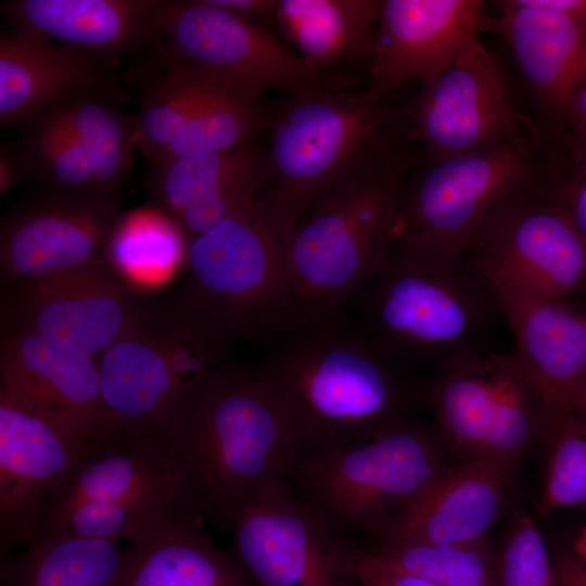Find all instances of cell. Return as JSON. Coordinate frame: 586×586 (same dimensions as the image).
I'll return each mask as SVG.
<instances>
[{"instance_id": "6da1fadb", "label": "cell", "mask_w": 586, "mask_h": 586, "mask_svg": "<svg viewBox=\"0 0 586 586\" xmlns=\"http://www.w3.org/2000/svg\"><path fill=\"white\" fill-rule=\"evenodd\" d=\"M280 334L257 374L301 458L365 441L407 418L422 398L409 371L343 311Z\"/></svg>"}, {"instance_id": "7a4b0ae2", "label": "cell", "mask_w": 586, "mask_h": 586, "mask_svg": "<svg viewBox=\"0 0 586 586\" xmlns=\"http://www.w3.org/2000/svg\"><path fill=\"white\" fill-rule=\"evenodd\" d=\"M354 298L357 322L393 361L436 373L486 353L500 295L467 254L403 239ZM353 301V300H352Z\"/></svg>"}, {"instance_id": "3957f363", "label": "cell", "mask_w": 586, "mask_h": 586, "mask_svg": "<svg viewBox=\"0 0 586 586\" xmlns=\"http://www.w3.org/2000/svg\"><path fill=\"white\" fill-rule=\"evenodd\" d=\"M269 110L270 176L258 207L280 241L321 201L408 142L397 109L367 91L347 94L310 85Z\"/></svg>"}, {"instance_id": "277c9868", "label": "cell", "mask_w": 586, "mask_h": 586, "mask_svg": "<svg viewBox=\"0 0 586 586\" xmlns=\"http://www.w3.org/2000/svg\"><path fill=\"white\" fill-rule=\"evenodd\" d=\"M400 143L321 201L281 241L285 330L343 311L387 259L413 163Z\"/></svg>"}, {"instance_id": "5b68a950", "label": "cell", "mask_w": 586, "mask_h": 586, "mask_svg": "<svg viewBox=\"0 0 586 586\" xmlns=\"http://www.w3.org/2000/svg\"><path fill=\"white\" fill-rule=\"evenodd\" d=\"M231 343L181 293L146 302L99 359L103 403L120 432L154 438L167 449L211 380L228 365Z\"/></svg>"}, {"instance_id": "8992f818", "label": "cell", "mask_w": 586, "mask_h": 586, "mask_svg": "<svg viewBox=\"0 0 586 586\" xmlns=\"http://www.w3.org/2000/svg\"><path fill=\"white\" fill-rule=\"evenodd\" d=\"M167 451L200 509L225 506L289 479L297 443L257 372L228 364L211 380Z\"/></svg>"}, {"instance_id": "52a82bcc", "label": "cell", "mask_w": 586, "mask_h": 586, "mask_svg": "<svg viewBox=\"0 0 586 586\" xmlns=\"http://www.w3.org/2000/svg\"><path fill=\"white\" fill-rule=\"evenodd\" d=\"M449 464L434 423L407 417L365 441L302 457L289 482L336 535L372 539Z\"/></svg>"}, {"instance_id": "ba28073f", "label": "cell", "mask_w": 586, "mask_h": 586, "mask_svg": "<svg viewBox=\"0 0 586 586\" xmlns=\"http://www.w3.org/2000/svg\"><path fill=\"white\" fill-rule=\"evenodd\" d=\"M561 154V141L537 129L488 151L426 161L403 186L393 239L467 254L495 208L546 181Z\"/></svg>"}, {"instance_id": "9c48e42d", "label": "cell", "mask_w": 586, "mask_h": 586, "mask_svg": "<svg viewBox=\"0 0 586 586\" xmlns=\"http://www.w3.org/2000/svg\"><path fill=\"white\" fill-rule=\"evenodd\" d=\"M422 398L448 453L459 461L512 472L543 436L544 403L514 352L487 351L435 373Z\"/></svg>"}, {"instance_id": "30bf717a", "label": "cell", "mask_w": 586, "mask_h": 586, "mask_svg": "<svg viewBox=\"0 0 586 586\" xmlns=\"http://www.w3.org/2000/svg\"><path fill=\"white\" fill-rule=\"evenodd\" d=\"M184 268L181 294L232 342L284 331L282 244L258 204L192 240Z\"/></svg>"}, {"instance_id": "8fae6325", "label": "cell", "mask_w": 586, "mask_h": 586, "mask_svg": "<svg viewBox=\"0 0 586 586\" xmlns=\"http://www.w3.org/2000/svg\"><path fill=\"white\" fill-rule=\"evenodd\" d=\"M258 586H356L351 543L291 486L275 482L215 515Z\"/></svg>"}, {"instance_id": "7c38bea8", "label": "cell", "mask_w": 586, "mask_h": 586, "mask_svg": "<svg viewBox=\"0 0 586 586\" xmlns=\"http://www.w3.org/2000/svg\"><path fill=\"white\" fill-rule=\"evenodd\" d=\"M546 181L502 201L467 255L497 291L568 300L586 293V240Z\"/></svg>"}, {"instance_id": "4fadbf2b", "label": "cell", "mask_w": 586, "mask_h": 586, "mask_svg": "<svg viewBox=\"0 0 586 586\" xmlns=\"http://www.w3.org/2000/svg\"><path fill=\"white\" fill-rule=\"evenodd\" d=\"M122 433L72 419L0 390V547L28 544L46 506L87 457Z\"/></svg>"}, {"instance_id": "5bb4252c", "label": "cell", "mask_w": 586, "mask_h": 586, "mask_svg": "<svg viewBox=\"0 0 586 586\" xmlns=\"http://www.w3.org/2000/svg\"><path fill=\"white\" fill-rule=\"evenodd\" d=\"M404 138L442 161L488 151L537 130L517 111L502 69L482 42L469 44L437 77L397 109Z\"/></svg>"}, {"instance_id": "9a60e30c", "label": "cell", "mask_w": 586, "mask_h": 586, "mask_svg": "<svg viewBox=\"0 0 586 586\" xmlns=\"http://www.w3.org/2000/svg\"><path fill=\"white\" fill-rule=\"evenodd\" d=\"M157 44L167 67L257 98L267 89L334 87L253 22L207 0H167Z\"/></svg>"}, {"instance_id": "2e32d148", "label": "cell", "mask_w": 586, "mask_h": 586, "mask_svg": "<svg viewBox=\"0 0 586 586\" xmlns=\"http://www.w3.org/2000/svg\"><path fill=\"white\" fill-rule=\"evenodd\" d=\"M5 286L4 324L53 339L97 360L123 337L148 302L103 260Z\"/></svg>"}, {"instance_id": "e0dca14e", "label": "cell", "mask_w": 586, "mask_h": 586, "mask_svg": "<svg viewBox=\"0 0 586 586\" xmlns=\"http://www.w3.org/2000/svg\"><path fill=\"white\" fill-rule=\"evenodd\" d=\"M120 216L117 199L48 189L1 220L2 281L47 277L103 260Z\"/></svg>"}, {"instance_id": "ac0fdd59", "label": "cell", "mask_w": 586, "mask_h": 586, "mask_svg": "<svg viewBox=\"0 0 586 586\" xmlns=\"http://www.w3.org/2000/svg\"><path fill=\"white\" fill-rule=\"evenodd\" d=\"M481 0H382L370 58L377 100L412 81L437 77L486 26Z\"/></svg>"}, {"instance_id": "d6986e66", "label": "cell", "mask_w": 586, "mask_h": 586, "mask_svg": "<svg viewBox=\"0 0 586 586\" xmlns=\"http://www.w3.org/2000/svg\"><path fill=\"white\" fill-rule=\"evenodd\" d=\"M486 25L514 54L536 111L535 125L560 140L571 97L586 73V22L559 11L530 8L517 0L495 1Z\"/></svg>"}, {"instance_id": "ffe728a7", "label": "cell", "mask_w": 586, "mask_h": 586, "mask_svg": "<svg viewBox=\"0 0 586 586\" xmlns=\"http://www.w3.org/2000/svg\"><path fill=\"white\" fill-rule=\"evenodd\" d=\"M270 176L268 152L255 140L153 167L152 205L170 216L189 244L218 222L257 206Z\"/></svg>"}, {"instance_id": "44dd1931", "label": "cell", "mask_w": 586, "mask_h": 586, "mask_svg": "<svg viewBox=\"0 0 586 586\" xmlns=\"http://www.w3.org/2000/svg\"><path fill=\"white\" fill-rule=\"evenodd\" d=\"M511 473L481 461L450 463L367 544H460L488 537L506 508Z\"/></svg>"}, {"instance_id": "7402d4cb", "label": "cell", "mask_w": 586, "mask_h": 586, "mask_svg": "<svg viewBox=\"0 0 586 586\" xmlns=\"http://www.w3.org/2000/svg\"><path fill=\"white\" fill-rule=\"evenodd\" d=\"M0 373L1 388L37 407L118 428L103 403L99 360L91 356L2 323Z\"/></svg>"}, {"instance_id": "603a6c76", "label": "cell", "mask_w": 586, "mask_h": 586, "mask_svg": "<svg viewBox=\"0 0 586 586\" xmlns=\"http://www.w3.org/2000/svg\"><path fill=\"white\" fill-rule=\"evenodd\" d=\"M498 293L513 352L542 396L545 419L570 410L586 377V309L568 300Z\"/></svg>"}, {"instance_id": "cb8c5ba5", "label": "cell", "mask_w": 586, "mask_h": 586, "mask_svg": "<svg viewBox=\"0 0 586 586\" xmlns=\"http://www.w3.org/2000/svg\"><path fill=\"white\" fill-rule=\"evenodd\" d=\"M167 0H10L1 11L16 29L112 56L158 42Z\"/></svg>"}, {"instance_id": "d4e9b609", "label": "cell", "mask_w": 586, "mask_h": 586, "mask_svg": "<svg viewBox=\"0 0 586 586\" xmlns=\"http://www.w3.org/2000/svg\"><path fill=\"white\" fill-rule=\"evenodd\" d=\"M145 498L195 502L182 472L160 442L119 433L69 473L50 497L37 527L81 502Z\"/></svg>"}, {"instance_id": "484cf974", "label": "cell", "mask_w": 586, "mask_h": 586, "mask_svg": "<svg viewBox=\"0 0 586 586\" xmlns=\"http://www.w3.org/2000/svg\"><path fill=\"white\" fill-rule=\"evenodd\" d=\"M202 513L184 505L130 538L125 586H252L238 559L213 543Z\"/></svg>"}, {"instance_id": "4316f807", "label": "cell", "mask_w": 586, "mask_h": 586, "mask_svg": "<svg viewBox=\"0 0 586 586\" xmlns=\"http://www.w3.org/2000/svg\"><path fill=\"white\" fill-rule=\"evenodd\" d=\"M93 56L20 29L0 37V123L26 122L69 95L101 90Z\"/></svg>"}, {"instance_id": "83f0119b", "label": "cell", "mask_w": 586, "mask_h": 586, "mask_svg": "<svg viewBox=\"0 0 586 586\" xmlns=\"http://www.w3.org/2000/svg\"><path fill=\"white\" fill-rule=\"evenodd\" d=\"M382 0H279L276 20L318 75L370 61Z\"/></svg>"}, {"instance_id": "f1b7e54d", "label": "cell", "mask_w": 586, "mask_h": 586, "mask_svg": "<svg viewBox=\"0 0 586 586\" xmlns=\"http://www.w3.org/2000/svg\"><path fill=\"white\" fill-rule=\"evenodd\" d=\"M126 570L120 542L38 534L0 576L2 586H125Z\"/></svg>"}, {"instance_id": "f546056e", "label": "cell", "mask_w": 586, "mask_h": 586, "mask_svg": "<svg viewBox=\"0 0 586 586\" xmlns=\"http://www.w3.org/2000/svg\"><path fill=\"white\" fill-rule=\"evenodd\" d=\"M189 241L178 224L154 205L122 215L103 252V263L144 295L161 289L187 262Z\"/></svg>"}, {"instance_id": "4dcf8cb0", "label": "cell", "mask_w": 586, "mask_h": 586, "mask_svg": "<svg viewBox=\"0 0 586 586\" xmlns=\"http://www.w3.org/2000/svg\"><path fill=\"white\" fill-rule=\"evenodd\" d=\"M89 90L44 109L58 117L81 146L102 195L117 199L133 165V119L120 115L100 94Z\"/></svg>"}, {"instance_id": "1f68e13d", "label": "cell", "mask_w": 586, "mask_h": 586, "mask_svg": "<svg viewBox=\"0 0 586 586\" xmlns=\"http://www.w3.org/2000/svg\"><path fill=\"white\" fill-rule=\"evenodd\" d=\"M226 92L241 91L166 66L164 75L148 90L140 112L132 117L136 148L153 164L192 117Z\"/></svg>"}, {"instance_id": "d6a6232c", "label": "cell", "mask_w": 586, "mask_h": 586, "mask_svg": "<svg viewBox=\"0 0 586 586\" xmlns=\"http://www.w3.org/2000/svg\"><path fill=\"white\" fill-rule=\"evenodd\" d=\"M387 565L444 586H499L488 537L460 544H366Z\"/></svg>"}, {"instance_id": "836d02e7", "label": "cell", "mask_w": 586, "mask_h": 586, "mask_svg": "<svg viewBox=\"0 0 586 586\" xmlns=\"http://www.w3.org/2000/svg\"><path fill=\"white\" fill-rule=\"evenodd\" d=\"M189 504L196 505L182 498L81 502L39 525L35 535L61 534L100 540H129Z\"/></svg>"}, {"instance_id": "e575fe53", "label": "cell", "mask_w": 586, "mask_h": 586, "mask_svg": "<svg viewBox=\"0 0 586 586\" xmlns=\"http://www.w3.org/2000/svg\"><path fill=\"white\" fill-rule=\"evenodd\" d=\"M25 124L22 151L31 175L48 189L106 198L77 139L58 117L43 110Z\"/></svg>"}, {"instance_id": "d590c367", "label": "cell", "mask_w": 586, "mask_h": 586, "mask_svg": "<svg viewBox=\"0 0 586 586\" xmlns=\"http://www.w3.org/2000/svg\"><path fill=\"white\" fill-rule=\"evenodd\" d=\"M543 436L552 449L540 512L586 507V420L571 409L546 418Z\"/></svg>"}, {"instance_id": "8d00e7d4", "label": "cell", "mask_w": 586, "mask_h": 586, "mask_svg": "<svg viewBox=\"0 0 586 586\" xmlns=\"http://www.w3.org/2000/svg\"><path fill=\"white\" fill-rule=\"evenodd\" d=\"M499 586H552L553 565L537 524L518 514L497 555Z\"/></svg>"}, {"instance_id": "74e56055", "label": "cell", "mask_w": 586, "mask_h": 586, "mask_svg": "<svg viewBox=\"0 0 586 586\" xmlns=\"http://www.w3.org/2000/svg\"><path fill=\"white\" fill-rule=\"evenodd\" d=\"M544 189L586 240V157L563 152Z\"/></svg>"}, {"instance_id": "f35d334b", "label": "cell", "mask_w": 586, "mask_h": 586, "mask_svg": "<svg viewBox=\"0 0 586 586\" xmlns=\"http://www.w3.org/2000/svg\"><path fill=\"white\" fill-rule=\"evenodd\" d=\"M359 586H444L400 572L384 563L361 544L349 539Z\"/></svg>"}, {"instance_id": "ab89813d", "label": "cell", "mask_w": 586, "mask_h": 586, "mask_svg": "<svg viewBox=\"0 0 586 586\" xmlns=\"http://www.w3.org/2000/svg\"><path fill=\"white\" fill-rule=\"evenodd\" d=\"M562 144L569 157H586V75L571 97Z\"/></svg>"}, {"instance_id": "60d3db41", "label": "cell", "mask_w": 586, "mask_h": 586, "mask_svg": "<svg viewBox=\"0 0 586 586\" xmlns=\"http://www.w3.org/2000/svg\"><path fill=\"white\" fill-rule=\"evenodd\" d=\"M208 3L247 21L276 17L279 0H207Z\"/></svg>"}, {"instance_id": "b9f144b4", "label": "cell", "mask_w": 586, "mask_h": 586, "mask_svg": "<svg viewBox=\"0 0 586 586\" xmlns=\"http://www.w3.org/2000/svg\"><path fill=\"white\" fill-rule=\"evenodd\" d=\"M27 174H30V168L23 151H13L8 148H1L0 195L3 196Z\"/></svg>"}, {"instance_id": "7bdbcfd3", "label": "cell", "mask_w": 586, "mask_h": 586, "mask_svg": "<svg viewBox=\"0 0 586 586\" xmlns=\"http://www.w3.org/2000/svg\"><path fill=\"white\" fill-rule=\"evenodd\" d=\"M552 565V586H586V564L575 553L561 552Z\"/></svg>"}, {"instance_id": "ee69618b", "label": "cell", "mask_w": 586, "mask_h": 586, "mask_svg": "<svg viewBox=\"0 0 586 586\" xmlns=\"http://www.w3.org/2000/svg\"><path fill=\"white\" fill-rule=\"evenodd\" d=\"M570 409L586 420V377L576 388Z\"/></svg>"}, {"instance_id": "f6af8a7d", "label": "cell", "mask_w": 586, "mask_h": 586, "mask_svg": "<svg viewBox=\"0 0 586 586\" xmlns=\"http://www.w3.org/2000/svg\"><path fill=\"white\" fill-rule=\"evenodd\" d=\"M574 552L586 564V525L575 540Z\"/></svg>"}, {"instance_id": "bcb514c9", "label": "cell", "mask_w": 586, "mask_h": 586, "mask_svg": "<svg viewBox=\"0 0 586 586\" xmlns=\"http://www.w3.org/2000/svg\"><path fill=\"white\" fill-rule=\"evenodd\" d=\"M585 75H586V73H585Z\"/></svg>"}]
</instances>
